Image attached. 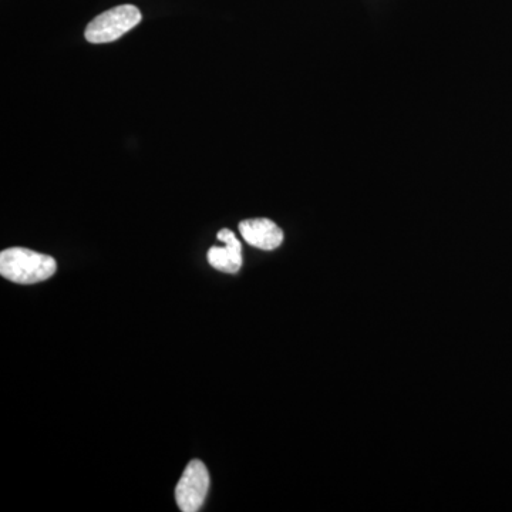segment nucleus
Instances as JSON below:
<instances>
[{
  "mask_svg": "<svg viewBox=\"0 0 512 512\" xmlns=\"http://www.w3.org/2000/svg\"><path fill=\"white\" fill-rule=\"evenodd\" d=\"M218 241L224 242L225 247H212L208 251V262L212 268L225 274H237L242 266V245L231 229H221L217 235Z\"/></svg>",
  "mask_w": 512,
  "mask_h": 512,
  "instance_id": "5",
  "label": "nucleus"
},
{
  "mask_svg": "<svg viewBox=\"0 0 512 512\" xmlns=\"http://www.w3.org/2000/svg\"><path fill=\"white\" fill-rule=\"evenodd\" d=\"M57 264L52 256L26 248H9L0 254V275L22 285L39 284L55 275Z\"/></svg>",
  "mask_w": 512,
  "mask_h": 512,
  "instance_id": "1",
  "label": "nucleus"
},
{
  "mask_svg": "<svg viewBox=\"0 0 512 512\" xmlns=\"http://www.w3.org/2000/svg\"><path fill=\"white\" fill-rule=\"evenodd\" d=\"M210 491V473L200 460H192L185 467L183 476L175 488V501L183 512L201 510Z\"/></svg>",
  "mask_w": 512,
  "mask_h": 512,
  "instance_id": "3",
  "label": "nucleus"
},
{
  "mask_svg": "<svg viewBox=\"0 0 512 512\" xmlns=\"http://www.w3.org/2000/svg\"><path fill=\"white\" fill-rule=\"evenodd\" d=\"M143 19L140 9L134 5H121L107 10L94 18L84 32L87 42L93 45L119 40Z\"/></svg>",
  "mask_w": 512,
  "mask_h": 512,
  "instance_id": "2",
  "label": "nucleus"
},
{
  "mask_svg": "<svg viewBox=\"0 0 512 512\" xmlns=\"http://www.w3.org/2000/svg\"><path fill=\"white\" fill-rule=\"evenodd\" d=\"M238 228L247 244L262 251H274L284 242L282 229L274 221L266 218L242 221Z\"/></svg>",
  "mask_w": 512,
  "mask_h": 512,
  "instance_id": "4",
  "label": "nucleus"
}]
</instances>
